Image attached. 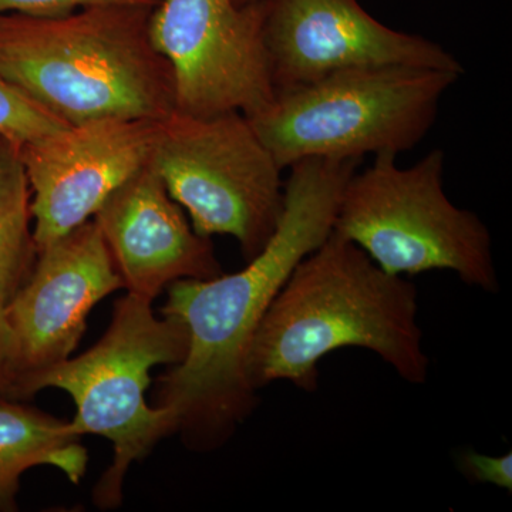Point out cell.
Wrapping results in <instances>:
<instances>
[{"instance_id": "8", "label": "cell", "mask_w": 512, "mask_h": 512, "mask_svg": "<svg viewBox=\"0 0 512 512\" xmlns=\"http://www.w3.org/2000/svg\"><path fill=\"white\" fill-rule=\"evenodd\" d=\"M265 0H158L148 33L170 64L175 107L191 116H258L275 99Z\"/></svg>"}, {"instance_id": "10", "label": "cell", "mask_w": 512, "mask_h": 512, "mask_svg": "<svg viewBox=\"0 0 512 512\" xmlns=\"http://www.w3.org/2000/svg\"><path fill=\"white\" fill-rule=\"evenodd\" d=\"M264 39L275 92L349 67L396 64L464 73L446 49L383 25L359 0H265Z\"/></svg>"}, {"instance_id": "12", "label": "cell", "mask_w": 512, "mask_h": 512, "mask_svg": "<svg viewBox=\"0 0 512 512\" xmlns=\"http://www.w3.org/2000/svg\"><path fill=\"white\" fill-rule=\"evenodd\" d=\"M94 221L133 295L153 301L175 281L222 274L211 238L194 231L148 165L107 198Z\"/></svg>"}, {"instance_id": "15", "label": "cell", "mask_w": 512, "mask_h": 512, "mask_svg": "<svg viewBox=\"0 0 512 512\" xmlns=\"http://www.w3.org/2000/svg\"><path fill=\"white\" fill-rule=\"evenodd\" d=\"M69 126L0 77V140L16 148Z\"/></svg>"}, {"instance_id": "11", "label": "cell", "mask_w": 512, "mask_h": 512, "mask_svg": "<svg viewBox=\"0 0 512 512\" xmlns=\"http://www.w3.org/2000/svg\"><path fill=\"white\" fill-rule=\"evenodd\" d=\"M121 288L123 278L94 220L40 249L28 281L6 305L18 339L22 399L33 377L69 359L94 306Z\"/></svg>"}, {"instance_id": "18", "label": "cell", "mask_w": 512, "mask_h": 512, "mask_svg": "<svg viewBox=\"0 0 512 512\" xmlns=\"http://www.w3.org/2000/svg\"><path fill=\"white\" fill-rule=\"evenodd\" d=\"M461 471L474 483L490 484L501 490L512 491V453L488 456L468 450L460 458Z\"/></svg>"}, {"instance_id": "7", "label": "cell", "mask_w": 512, "mask_h": 512, "mask_svg": "<svg viewBox=\"0 0 512 512\" xmlns=\"http://www.w3.org/2000/svg\"><path fill=\"white\" fill-rule=\"evenodd\" d=\"M148 167L205 238H235L245 261L271 239L284 211L281 165L238 111L158 121Z\"/></svg>"}, {"instance_id": "6", "label": "cell", "mask_w": 512, "mask_h": 512, "mask_svg": "<svg viewBox=\"0 0 512 512\" xmlns=\"http://www.w3.org/2000/svg\"><path fill=\"white\" fill-rule=\"evenodd\" d=\"M396 160L380 153L366 170L357 168L340 195L332 232L389 274L451 271L468 286L498 292L490 231L447 197L443 151L409 168Z\"/></svg>"}, {"instance_id": "17", "label": "cell", "mask_w": 512, "mask_h": 512, "mask_svg": "<svg viewBox=\"0 0 512 512\" xmlns=\"http://www.w3.org/2000/svg\"><path fill=\"white\" fill-rule=\"evenodd\" d=\"M22 366L18 339L10 325L5 303L0 302V402L22 399Z\"/></svg>"}, {"instance_id": "16", "label": "cell", "mask_w": 512, "mask_h": 512, "mask_svg": "<svg viewBox=\"0 0 512 512\" xmlns=\"http://www.w3.org/2000/svg\"><path fill=\"white\" fill-rule=\"evenodd\" d=\"M158 0H0V13H20L32 18H62L93 6H144L154 8Z\"/></svg>"}, {"instance_id": "4", "label": "cell", "mask_w": 512, "mask_h": 512, "mask_svg": "<svg viewBox=\"0 0 512 512\" xmlns=\"http://www.w3.org/2000/svg\"><path fill=\"white\" fill-rule=\"evenodd\" d=\"M451 70L359 66L276 92L249 119L282 170L306 158H365L412 150L460 79Z\"/></svg>"}, {"instance_id": "1", "label": "cell", "mask_w": 512, "mask_h": 512, "mask_svg": "<svg viewBox=\"0 0 512 512\" xmlns=\"http://www.w3.org/2000/svg\"><path fill=\"white\" fill-rule=\"evenodd\" d=\"M363 158H306L289 167L284 211L264 249L234 274L168 285L163 313L184 323L183 362L160 379V403L192 447L221 446L252 413L245 363L259 323L293 269L333 231L343 188Z\"/></svg>"}, {"instance_id": "19", "label": "cell", "mask_w": 512, "mask_h": 512, "mask_svg": "<svg viewBox=\"0 0 512 512\" xmlns=\"http://www.w3.org/2000/svg\"><path fill=\"white\" fill-rule=\"evenodd\" d=\"M249 2H254V0H235V3H237V5H247V3Z\"/></svg>"}, {"instance_id": "14", "label": "cell", "mask_w": 512, "mask_h": 512, "mask_svg": "<svg viewBox=\"0 0 512 512\" xmlns=\"http://www.w3.org/2000/svg\"><path fill=\"white\" fill-rule=\"evenodd\" d=\"M30 187L19 148L0 140V302L8 305L35 268Z\"/></svg>"}, {"instance_id": "5", "label": "cell", "mask_w": 512, "mask_h": 512, "mask_svg": "<svg viewBox=\"0 0 512 512\" xmlns=\"http://www.w3.org/2000/svg\"><path fill=\"white\" fill-rule=\"evenodd\" d=\"M150 299L128 292L116 303L113 320L103 336L82 356L67 359L33 377L28 397L56 387L76 404L72 429L77 436L96 434L114 448L111 466L94 488L101 508L119 507L128 468L174 433L171 413L146 402L150 370L183 362L188 349L187 328L180 319L157 318Z\"/></svg>"}, {"instance_id": "3", "label": "cell", "mask_w": 512, "mask_h": 512, "mask_svg": "<svg viewBox=\"0 0 512 512\" xmlns=\"http://www.w3.org/2000/svg\"><path fill=\"white\" fill-rule=\"evenodd\" d=\"M151 9L93 6L50 19L0 13V77L69 126L164 120L177 110L174 77L151 43Z\"/></svg>"}, {"instance_id": "13", "label": "cell", "mask_w": 512, "mask_h": 512, "mask_svg": "<svg viewBox=\"0 0 512 512\" xmlns=\"http://www.w3.org/2000/svg\"><path fill=\"white\" fill-rule=\"evenodd\" d=\"M87 463L72 424L12 400L0 402V512L18 510L20 477L30 468L56 467L79 484Z\"/></svg>"}, {"instance_id": "2", "label": "cell", "mask_w": 512, "mask_h": 512, "mask_svg": "<svg viewBox=\"0 0 512 512\" xmlns=\"http://www.w3.org/2000/svg\"><path fill=\"white\" fill-rule=\"evenodd\" d=\"M349 348L375 353L404 382L424 384L429 377L416 285L332 232L293 269L269 306L245 370L255 390L288 382L312 393L320 360Z\"/></svg>"}, {"instance_id": "9", "label": "cell", "mask_w": 512, "mask_h": 512, "mask_svg": "<svg viewBox=\"0 0 512 512\" xmlns=\"http://www.w3.org/2000/svg\"><path fill=\"white\" fill-rule=\"evenodd\" d=\"M157 123L86 121L20 148L37 251L92 220L117 188L147 167Z\"/></svg>"}]
</instances>
